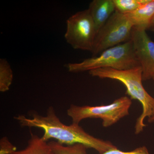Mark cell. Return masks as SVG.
<instances>
[{
	"instance_id": "14",
	"label": "cell",
	"mask_w": 154,
	"mask_h": 154,
	"mask_svg": "<svg viewBox=\"0 0 154 154\" xmlns=\"http://www.w3.org/2000/svg\"><path fill=\"white\" fill-rule=\"evenodd\" d=\"M17 151V148L7 137L0 140V154H11Z\"/></svg>"
},
{
	"instance_id": "12",
	"label": "cell",
	"mask_w": 154,
	"mask_h": 154,
	"mask_svg": "<svg viewBox=\"0 0 154 154\" xmlns=\"http://www.w3.org/2000/svg\"><path fill=\"white\" fill-rule=\"evenodd\" d=\"M49 144L55 154H87L88 148L81 144L64 145L55 141H51Z\"/></svg>"
},
{
	"instance_id": "5",
	"label": "cell",
	"mask_w": 154,
	"mask_h": 154,
	"mask_svg": "<svg viewBox=\"0 0 154 154\" xmlns=\"http://www.w3.org/2000/svg\"><path fill=\"white\" fill-rule=\"evenodd\" d=\"M134 25L126 14L115 11L96 33L92 53L99 55L110 48L130 39Z\"/></svg>"
},
{
	"instance_id": "10",
	"label": "cell",
	"mask_w": 154,
	"mask_h": 154,
	"mask_svg": "<svg viewBox=\"0 0 154 154\" xmlns=\"http://www.w3.org/2000/svg\"><path fill=\"white\" fill-rule=\"evenodd\" d=\"M11 154H55L49 143L43 140L36 134L31 133V136L26 147L16 151Z\"/></svg>"
},
{
	"instance_id": "6",
	"label": "cell",
	"mask_w": 154,
	"mask_h": 154,
	"mask_svg": "<svg viewBox=\"0 0 154 154\" xmlns=\"http://www.w3.org/2000/svg\"><path fill=\"white\" fill-rule=\"evenodd\" d=\"M96 33L94 20L88 9L77 12L66 20L64 37L75 49L91 52Z\"/></svg>"
},
{
	"instance_id": "4",
	"label": "cell",
	"mask_w": 154,
	"mask_h": 154,
	"mask_svg": "<svg viewBox=\"0 0 154 154\" xmlns=\"http://www.w3.org/2000/svg\"><path fill=\"white\" fill-rule=\"evenodd\" d=\"M131 104L130 98L123 96L107 105L79 106L71 105L67 110V113L71 118L72 123L79 124L86 119L99 118L103 120V126L108 127L128 115Z\"/></svg>"
},
{
	"instance_id": "2",
	"label": "cell",
	"mask_w": 154,
	"mask_h": 154,
	"mask_svg": "<svg viewBox=\"0 0 154 154\" xmlns=\"http://www.w3.org/2000/svg\"><path fill=\"white\" fill-rule=\"evenodd\" d=\"M92 76L100 79L117 80L126 88V94L131 99L137 100L143 107L142 113L138 118L135 126V132L138 134L146 127L144 121L154 115V98L147 93L142 84V69L138 66L125 70H119L110 68H103L89 72Z\"/></svg>"
},
{
	"instance_id": "9",
	"label": "cell",
	"mask_w": 154,
	"mask_h": 154,
	"mask_svg": "<svg viewBox=\"0 0 154 154\" xmlns=\"http://www.w3.org/2000/svg\"><path fill=\"white\" fill-rule=\"evenodd\" d=\"M126 15L133 24L134 27L148 30L154 16V0H149L147 4L136 11Z\"/></svg>"
},
{
	"instance_id": "15",
	"label": "cell",
	"mask_w": 154,
	"mask_h": 154,
	"mask_svg": "<svg viewBox=\"0 0 154 154\" xmlns=\"http://www.w3.org/2000/svg\"><path fill=\"white\" fill-rule=\"evenodd\" d=\"M102 154H150L145 146H141L129 152H124L116 148L109 150Z\"/></svg>"
},
{
	"instance_id": "11",
	"label": "cell",
	"mask_w": 154,
	"mask_h": 154,
	"mask_svg": "<svg viewBox=\"0 0 154 154\" xmlns=\"http://www.w3.org/2000/svg\"><path fill=\"white\" fill-rule=\"evenodd\" d=\"M14 78L13 71L8 62L5 59H0V91L2 93L9 91Z\"/></svg>"
},
{
	"instance_id": "1",
	"label": "cell",
	"mask_w": 154,
	"mask_h": 154,
	"mask_svg": "<svg viewBox=\"0 0 154 154\" xmlns=\"http://www.w3.org/2000/svg\"><path fill=\"white\" fill-rule=\"evenodd\" d=\"M31 118L23 115L14 117V119L22 127L41 128L44 131L42 137L43 140H56L61 144L72 145L75 144L84 145L88 148H92L102 154L116 147L110 142L95 137L86 132L79 124L72 123L66 125L61 121L53 107H50L46 115L43 116L33 113Z\"/></svg>"
},
{
	"instance_id": "13",
	"label": "cell",
	"mask_w": 154,
	"mask_h": 154,
	"mask_svg": "<svg viewBox=\"0 0 154 154\" xmlns=\"http://www.w3.org/2000/svg\"><path fill=\"white\" fill-rule=\"evenodd\" d=\"M115 11L126 14L132 13L147 4L149 0H113Z\"/></svg>"
},
{
	"instance_id": "16",
	"label": "cell",
	"mask_w": 154,
	"mask_h": 154,
	"mask_svg": "<svg viewBox=\"0 0 154 154\" xmlns=\"http://www.w3.org/2000/svg\"><path fill=\"white\" fill-rule=\"evenodd\" d=\"M148 30H151V31H154V16L152 19L149 26Z\"/></svg>"
},
{
	"instance_id": "8",
	"label": "cell",
	"mask_w": 154,
	"mask_h": 154,
	"mask_svg": "<svg viewBox=\"0 0 154 154\" xmlns=\"http://www.w3.org/2000/svg\"><path fill=\"white\" fill-rule=\"evenodd\" d=\"M88 9L94 20L97 33L115 11L113 0H94L90 3Z\"/></svg>"
},
{
	"instance_id": "7",
	"label": "cell",
	"mask_w": 154,
	"mask_h": 154,
	"mask_svg": "<svg viewBox=\"0 0 154 154\" xmlns=\"http://www.w3.org/2000/svg\"><path fill=\"white\" fill-rule=\"evenodd\" d=\"M130 40L142 69L143 80L154 79V42L146 30L134 27Z\"/></svg>"
},
{
	"instance_id": "3",
	"label": "cell",
	"mask_w": 154,
	"mask_h": 154,
	"mask_svg": "<svg viewBox=\"0 0 154 154\" xmlns=\"http://www.w3.org/2000/svg\"><path fill=\"white\" fill-rule=\"evenodd\" d=\"M138 66H140V64L130 39L105 50L98 56L86 59L78 63H69L65 65L71 72H89L103 68L125 70Z\"/></svg>"
},
{
	"instance_id": "17",
	"label": "cell",
	"mask_w": 154,
	"mask_h": 154,
	"mask_svg": "<svg viewBox=\"0 0 154 154\" xmlns=\"http://www.w3.org/2000/svg\"><path fill=\"white\" fill-rule=\"evenodd\" d=\"M153 80H154V79ZM148 122L150 123L154 122V115L152 116L151 117H150V118L148 119Z\"/></svg>"
}]
</instances>
